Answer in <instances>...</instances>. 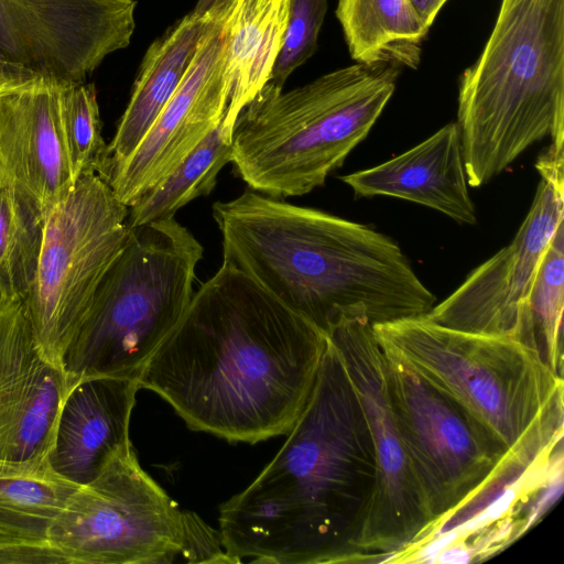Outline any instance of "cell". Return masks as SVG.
<instances>
[{
	"instance_id": "6da1fadb",
	"label": "cell",
	"mask_w": 564,
	"mask_h": 564,
	"mask_svg": "<svg viewBox=\"0 0 564 564\" xmlns=\"http://www.w3.org/2000/svg\"><path fill=\"white\" fill-rule=\"evenodd\" d=\"M327 341L251 278L221 263L138 381L191 430L254 444L292 430Z\"/></svg>"
},
{
	"instance_id": "7a4b0ae2",
	"label": "cell",
	"mask_w": 564,
	"mask_h": 564,
	"mask_svg": "<svg viewBox=\"0 0 564 564\" xmlns=\"http://www.w3.org/2000/svg\"><path fill=\"white\" fill-rule=\"evenodd\" d=\"M375 487L367 419L328 340L313 392L285 443L219 507L221 544L231 563L370 562L360 541Z\"/></svg>"
},
{
	"instance_id": "3957f363",
	"label": "cell",
	"mask_w": 564,
	"mask_h": 564,
	"mask_svg": "<svg viewBox=\"0 0 564 564\" xmlns=\"http://www.w3.org/2000/svg\"><path fill=\"white\" fill-rule=\"evenodd\" d=\"M223 264L326 336L340 315L371 325L425 315L436 296L400 246L371 227L246 189L213 205Z\"/></svg>"
},
{
	"instance_id": "277c9868",
	"label": "cell",
	"mask_w": 564,
	"mask_h": 564,
	"mask_svg": "<svg viewBox=\"0 0 564 564\" xmlns=\"http://www.w3.org/2000/svg\"><path fill=\"white\" fill-rule=\"evenodd\" d=\"M384 355L462 406L525 470L563 434V377L540 352L507 336L445 327L425 315L372 325Z\"/></svg>"
},
{
	"instance_id": "5b68a950",
	"label": "cell",
	"mask_w": 564,
	"mask_h": 564,
	"mask_svg": "<svg viewBox=\"0 0 564 564\" xmlns=\"http://www.w3.org/2000/svg\"><path fill=\"white\" fill-rule=\"evenodd\" d=\"M456 123L470 187L546 137L564 147V0H501L479 57L460 76Z\"/></svg>"
},
{
	"instance_id": "8992f818",
	"label": "cell",
	"mask_w": 564,
	"mask_h": 564,
	"mask_svg": "<svg viewBox=\"0 0 564 564\" xmlns=\"http://www.w3.org/2000/svg\"><path fill=\"white\" fill-rule=\"evenodd\" d=\"M398 68L355 63L288 91L268 82L236 120V175L281 199L323 186L381 116Z\"/></svg>"
},
{
	"instance_id": "52a82bcc",
	"label": "cell",
	"mask_w": 564,
	"mask_h": 564,
	"mask_svg": "<svg viewBox=\"0 0 564 564\" xmlns=\"http://www.w3.org/2000/svg\"><path fill=\"white\" fill-rule=\"evenodd\" d=\"M203 252L174 217L129 228L65 354L69 388L91 377L139 379L187 310Z\"/></svg>"
},
{
	"instance_id": "ba28073f",
	"label": "cell",
	"mask_w": 564,
	"mask_h": 564,
	"mask_svg": "<svg viewBox=\"0 0 564 564\" xmlns=\"http://www.w3.org/2000/svg\"><path fill=\"white\" fill-rule=\"evenodd\" d=\"M48 542L70 564L231 563L219 531L181 510L142 469L132 445L79 487Z\"/></svg>"
},
{
	"instance_id": "9c48e42d",
	"label": "cell",
	"mask_w": 564,
	"mask_h": 564,
	"mask_svg": "<svg viewBox=\"0 0 564 564\" xmlns=\"http://www.w3.org/2000/svg\"><path fill=\"white\" fill-rule=\"evenodd\" d=\"M129 207L97 173H84L44 219L33 284L23 300L44 356L65 354L105 274L127 245Z\"/></svg>"
},
{
	"instance_id": "30bf717a",
	"label": "cell",
	"mask_w": 564,
	"mask_h": 564,
	"mask_svg": "<svg viewBox=\"0 0 564 564\" xmlns=\"http://www.w3.org/2000/svg\"><path fill=\"white\" fill-rule=\"evenodd\" d=\"M364 409L372 438L376 487L360 546L369 561L405 552L435 530L392 414L386 356L362 314H343L327 334Z\"/></svg>"
},
{
	"instance_id": "8fae6325",
	"label": "cell",
	"mask_w": 564,
	"mask_h": 564,
	"mask_svg": "<svg viewBox=\"0 0 564 564\" xmlns=\"http://www.w3.org/2000/svg\"><path fill=\"white\" fill-rule=\"evenodd\" d=\"M386 382L394 422L437 528L491 481L507 454L455 401L388 356Z\"/></svg>"
},
{
	"instance_id": "7c38bea8",
	"label": "cell",
	"mask_w": 564,
	"mask_h": 564,
	"mask_svg": "<svg viewBox=\"0 0 564 564\" xmlns=\"http://www.w3.org/2000/svg\"><path fill=\"white\" fill-rule=\"evenodd\" d=\"M535 167L541 180L513 240L435 304L425 314L429 319L464 332L511 337L538 350L531 294L545 251L564 220V148L550 144Z\"/></svg>"
},
{
	"instance_id": "4fadbf2b",
	"label": "cell",
	"mask_w": 564,
	"mask_h": 564,
	"mask_svg": "<svg viewBox=\"0 0 564 564\" xmlns=\"http://www.w3.org/2000/svg\"><path fill=\"white\" fill-rule=\"evenodd\" d=\"M135 0H0V56L24 77L86 82L130 44Z\"/></svg>"
},
{
	"instance_id": "5bb4252c",
	"label": "cell",
	"mask_w": 564,
	"mask_h": 564,
	"mask_svg": "<svg viewBox=\"0 0 564 564\" xmlns=\"http://www.w3.org/2000/svg\"><path fill=\"white\" fill-rule=\"evenodd\" d=\"M66 372L42 352L23 301L0 296V473L51 469Z\"/></svg>"
},
{
	"instance_id": "9a60e30c",
	"label": "cell",
	"mask_w": 564,
	"mask_h": 564,
	"mask_svg": "<svg viewBox=\"0 0 564 564\" xmlns=\"http://www.w3.org/2000/svg\"><path fill=\"white\" fill-rule=\"evenodd\" d=\"M225 14L207 22L181 84L142 142L108 172L105 180L126 206L163 182L223 120L229 99Z\"/></svg>"
},
{
	"instance_id": "2e32d148",
	"label": "cell",
	"mask_w": 564,
	"mask_h": 564,
	"mask_svg": "<svg viewBox=\"0 0 564 564\" xmlns=\"http://www.w3.org/2000/svg\"><path fill=\"white\" fill-rule=\"evenodd\" d=\"M61 85L35 76L0 90V178L44 219L75 185L62 131Z\"/></svg>"
},
{
	"instance_id": "e0dca14e",
	"label": "cell",
	"mask_w": 564,
	"mask_h": 564,
	"mask_svg": "<svg viewBox=\"0 0 564 564\" xmlns=\"http://www.w3.org/2000/svg\"><path fill=\"white\" fill-rule=\"evenodd\" d=\"M140 389L130 378L91 377L73 384L59 410L47 462L58 476L85 486L131 446L130 417Z\"/></svg>"
},
{
	"instance_id": "ac0fdd59",
	"label": "cell",
	"mask_w": 564,
	"mask_h": 564,
	"mask_svg": "<svg viewBox=\"0 0 564 564\" xmlns=\"http://www.w3.org/2000/svg\"><path fill=\"white\" fill-rule=\"evenodd\" d=\"M339 180L356 197H395L435 209L460 224L477 221L456 122L383 163Z\"/></svg>"
},
{
	"instance_id": "d6986e66",
	"label": "cell",
	"mask_w": 564,
	"mask_h": 564,
	"mask_svg": "<svg viewBox=\"0 0 564 564\" xmlns=\"http://www.w3.org/2000/svg\"><path fill=\"white\" fill-rule=\"evenodd\" d=\"M210 19L192 12L176 21L147 50L130 100L108 144V172L127 161L167 105L187 68ZM105 176V178H106Z\"/></svg>"
},
{
	"instance_id": "ffe728a7",
	"label": "cell",
	"mask_w": 564,
	"mask_h": 564,
	"mask_svg": "<svg viewBox=\"0 0 564 564\" xmlns=\"http://www.w3.org/2000/svg\"><path fill=\"white\" fill-rule=\"evenodd\" d=\"M290 0H234L224 18L225 119L231 123L270 80L282 47Z\"/></svg>"
},
{
	"instance_id": "44dd1931",
	"label": "cell",
	"mask_w": 564,
	"mask_h": 564,
	"mask_svg": "<svg viewBox=\"0 0 564 564\" xmlns=\"http://www.w3.org/2000/svg\"><path fill=\"white\" fill-rule=\"evenodd\" d=\"M336 17L356 63L417 68L430 29L410 0H338Z\"/></svg>"
},
{
	"instance_id": "7402d4cb",
	"label": "cell",
	"mask_w": 564,
	"mask_h": 564,
	"mask_svg": "<svg viewBox=\"0 0 564 564\" xmlns=\"http://www.w3.org/2000/svg\"><path fill=\"white\" fill-rule=\"evenodd\" d=\"M234 128L224 117L163 182L129 207L128 227L172 218L189 202L208 195L221 169L230 163Z\"/></svg>"
},
{
	"instance_id": "603a6c76",
	"label": "cell",
	"mask_w": 564,
	"mask_h": 564,
	"mask_svg": "<svg viewBox=\"0 0 564 564\" xmlns=\"http://www.w3.org/2000/svg\"><path fill=\"white\" fill-rule=\"evenodd\" d=\"M79 487L52 469L34 474L0 473V535L48 541L51 528Z\"/></svg>"
},
{
	"instance_id": "cb8c5ba5",
	"label": "cell",
	"mask_w": 564,
	"mask_h": 564,
	"mask_svg": "<svg viewBox=\"0 0 564 564\" xmlns=\"http://www.w3.org/2000/svg\"><path fill=\"white\" fill-rule=\"evenodd\" d=\"M44 217L0 178V296L24 300L37 270Z\"/></svg>"
},
{
	"instance_id": "d4e9b609",
	"label": "cell",
	"mask_w": 564,
	"mask_h": 564,
	"mask_svg": "<svg viewBox=\"0 0 564 564\" xmlns=\"http://www.w3.org/2000/svg\"><path fill=\"white\" fill-rule=\"evenodd\" d=\"M59 112L65 149L75 182L84 173H97L105 178L109 153L101 134L95 85L62 82Z\"/></svg>"
},
{
	"instance_id": "484cf974",
	"label": "cell",
	"mask_w": 564,
	"mask_h": 564,
	"mask_svg": "<svg viewBox=\"0 0 564 564\" xmlns=\"http://www.w3.org/2000/svg\"><path fill=\"white\" fill-rule=\"evenodd\" d=\"M564 223L552 238L541 262L531 312L536 347L549 367L563 377Z\"/></svg>"
},
{
	"instance_id": "4316f807",
	"label": "cell",
	"mask_w": 564,
	"mask_h": 564,
	"mask_svg": "<svg viewBox=\"0 0 564 564\" xmlns=\"http://www.w3.org/2000/svg\"><path fill=\"white\" fill-rule=\"evenodd\" d=\"M326 12L327 0H290L288 25L271 84L283 89L289 76L314 55Z\"/></svg>"
},
{
	"instance_id": "83f0119b",
	"label": "cell",
	"mask_w": 564,
	"mask_h": 564,
	"mask_svg": "<svg viewBox=\"0 0 564 564\" xmlns=\"http://www.w3.org/2000/svg\"><path fill=\"white\" fill-rule=\"evenodd\" d=\"M234 0H198L192 13L199 19H213L225 14Z\"/></svg>"
},
{
	"instance_id": "f1b7e54d",
	"label": "cell",
	"mask_w": 564,
	"mask_h": 564,
	"mask_svg": "<svg viewBox=\"0 0 564 564\" xmlns=\"http://www.w3.org/2000/svg\"><path fill=\"white\" fill-rule=\"evenodd\" d=\"M426 25V28H431L433 22L435 21L438 12L446 3L447 0H410Z\"/></svg>"
},
{
	"instance_id": "f546056e",
	"label": "cell",
	"mask_w": 564,
	"mask_h": 564,
	"mask_svg": "<svg viewBox=\"0 0 564 564\" xmlns=\"http://www.w3.org/2000/svg\"><path fill=\"white\" fill-rule=\"evenodd\" d=\"M25 78L28 77H24L17 73L0 56V90L10 84H13Z\"/></svg>"
}]
</instances>
